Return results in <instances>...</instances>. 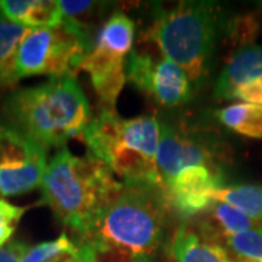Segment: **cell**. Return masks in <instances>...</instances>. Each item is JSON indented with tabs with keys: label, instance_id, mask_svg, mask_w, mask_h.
<instances>
[{
	"label": "cell",
	"instance_id": "cell-22",
	"mask_svg": "<svg viewBox=\"0 0 262 262\" xmlns=\"http://www.w3.org/2000/svg\"><path fill=\"white\" fill-rule=\"evenodd\" d=\"M137 262H162V261H156L155 258H147V259H141V261H137Z\"/></svg>",
	"mask_w": 262,
	"mask_h": 262
},
{
	"label": "cell",
	"instance_id": "cell-13",
	"mask_svg": "<svg viewBox=\"0 0 262 262\" xmlns=\"http://www.w3.org/2000/svg\"><path fill=\"white\" fill-rule=\"evenodd\" d=\"M249 80L262 83V47L252 44L241 47L230 57L215 82V98L227 101L236 86Z\"/></svg>",
	"mask_w": 262,
	"mask_h": 262
},
{
	"label": "cell",
	"instance_id": "cell-5",
	"mask_svg": "<svg viewBox=\"0 0 262 262\" xmlns=\"http://www.w3.org/2000/svg\"><path fill=\"white\" fill-rule=\"evenodd\" d=\"M219 9L208 2H179L158 8L146 35L165 58L178 64L191 83H200L214 51Z\"/></svg>",
	"mask_w": 262,
	"mask_h": 262
},
{
	"label": "cell",
	"instance_id": "cell-14",
	"mask_svg": "<svg viewBox=\"0 0 262 262\" xmlns=\"http://www.w3.org/2000/svg\"><path fill=\"white\" fill-rule=\"evenodd\" d=\"M20 262H99L94 246L61 233L50 242L27 248Z\"/></svg>",
	"mask_w": 262,
	"mask_h": 262
},
{
	"label": "cell",
	"instance_id": "cell-12",
	"mask_svg": "<svg viewBox=\"0 0 262 262\" xmlns=\"http://www.w3.org/2000/svg\"><path fill=\"white\" fill-rule=\"evenodd\" d=\"M169 253L177 262H233L222 242L187 220L173 230Z\"/></svg>",
	"mask_w": 262,
	"mask_h": 262
},
{
	"label": "cell",
	"instance_id": "cell-10",
	"mask_svg": "<svg viewBox=\"0 0 262 262\" xmlns=\"http://www.w3.org/2000/svg\"><path fill=\"white\" fill-rule=\"evenodd\" d=\"M220 188H223L220 170L191 166L179 172L163 189L172 211L191 219L203 214L211 206V195Z\"/></svg>",
	"mask_w": 262,
	"mask_h": 262
},
{
	"label": "cell",
	"instance_id": "cell-21",
	"mask_svg": "<svg viewBox=\"0 0 262 262\" xmlns=\"http://www.w3.org/2000/svg\"><path fill=\"white\" fill-rule=\"evenodd\" d=\"M27 245L12 241L3 248H0V262H20L24 252L27 251Z\"/></svg>",
	"mask_w": 262,
	"mask_h": 262
},
{
	"label": "cell",
	"instance_id": "cell-2",
	"mask_svg": "<svg viewBox=\"0 0 262 262\" xmlns=\"http://www.w3.org/2000/svg\"><path fill=\"white\" fill-rule=\"evenodd\" d=\"M3 114L8 124L44 149L66 147L82 139L94 113L76 76L50 77L44 83L10 94Z\"/></svg>",
	"mask_w": 262,
	"mask_h": 262
},
{
	"label": "cell",
	"instance_id": "cell-9",
	"mask_svg": "<svg viewBox=\"0 0 262 262\" xmlns=\"http://www.w3.org/2000/svg\"><path fill=\"white\" fill-rule=\"evenodd\" d=\"M156 162L163 188L179 172L191 166H204L220 170L215 165L214 153L208 147V143L198 139L196 134L188 133L168 122L160 124Z\"/></svg>",
	"mask_w": 262,
	"mask_h": 262
},
{
	"label": "cell",
	"instance_id": "cell-1",
	"mask_svg": "<svg viewBox=\"0 0 262 262\" xmlns=\"http://www.w3.org/2000/svg\"><path fill=\"white\" fill-rule=\"evenodd\" d=\"M165 189L146 184H122L84 241L99 262H137L153 258L166 242L170 217Z\"/></svg>",
	"mask_w": 262,
	"mask_h": 262
},
{
	"label": "cell",
	"instance_id": "cell-3",
	"mask_svg": "<svg viewBox=\"0 0 262 262\" xmlns=\"http://www.w3.org/2000/svg\"><path fill=\"white\" fill-rule=\"evenodd\" d=\"M42 200L66 227L84 239L106 207L120 194L111 169L88 151L75 156L67 147L60 149L47 165L41 181Z\"/></svg>",
	"mask_w": 262,
	"mask_h": 262
},
{
	"label": "cell",
	"instance_id": "cell-18",
	"mask_svg": "<svg viewBox=\"0 0 262 262\" xmlns=\"http://www.w3.org/2000/svg\"><path fill=\"white\" fill-rule=\"evenodd\" d=\"M213 201H220L241 210L256 222L262 220V185L241 184L223 187L213 192Z\"/></svg>",
	"mask_w": 262,
	"mask_h": 262
},
{
	"label": "cell",
	"instance_id": "cell-8",
	"mask_svg": "<svg viewBox=\"0 0 262 262\" xmlns=\"http://www.w3.org/2000/svg\"><path fill=\"white\" fill-rule=\"evenodd\" d=\"M127 80L160 106H179L191 99L188 75L168 58H155L139 48L131 51L125 67Z\"/></svg>",
	"mask_w": 262,
	"mask_h": 262
},
{
	"label": "cell",
	"instance_id": "cell-4",
	"mask_svg": "<svg viewBox=\"0 0 262 262\" xmlns=\"http://www.w3.org/2000/svg\"><path fill=\"white\" fill-rule=\"evenodd\" d=\"M82 140L89 153L121 177L124 184L163 188L156 162L160 140V122L156 117L125 120L115 110L101 108Z\"/></svg>",
	"mask_w": 262,
	"mask_h": 262
},
{
	"label": "cell",
	"instance_id": "cell-17",
	"mask_svg": "<svg viewBox=\"0 0 262 262\" xmlns=\"http://www.w3.org/2000/svg\"><path fill=\"white\" fill-rule=\"evenodd\" d=\"M217 118L225 127L246 137L262 140V106L252 103H233L217 111Z\"/></svg>",
	"mask_w": 262,
	"mask_h": 262
},
{
	"label": "cell",
	"instance_id": "cell-6",
	"mask_svg": "<svg viewBox=\"0 0 262 262\" xmlns=\"http://www.w3.org/2000/svg\"><path fill=\"white\" fill-rule=\"evenodd\" d=\"M94 42L91 29L72 24L29 29L16 57V79L76 76Z\"/></svg>",
	"mask_w": 262,
	"mask_h": 262
},
{
	"label": "cell",
	"instance_id": "cell-7",
	"mask_svg": "<svg viewBox=\"0 0 262 262\" xmlns=\"http://www.w3.org/2000/svg\"><path fill=\"white\" fill-rule=\"evenodd\" d=\"M47 150L9 124H0V194H27L41 185Z\"/></svg>",
	"mask_w": 262,
	"mask_h": 262
},
{
	"label": "cell",
	"instance_id": "cell-11",
	"mask_svg": "<svg viewBox=\"0 0 262 262\" xmlns=\"http://www.w3.org/2000/svg\"><path fill=\"white\" fill-rule=\"evenodd\" d=\"M128 56L95 37L89 54L84 57L80 70L91 76V82L102 108L114 110L122 88L127 82L124 58Z\"/></svg>",
	"mask_w": 262,
	"mask_h": 262
},
{
	"label": "cell",
	"instance_id": "cell-19",
	"mask_svg": "<svg viewBox=\"0 0 262 262\" xmlns=\"http://www.w3.org/2000/svg\"><path fill=\"white\" fill-rule=\"evenodd\" d=\"M223 242L234 262H262V225L229 236Z\"/></svg>",
	"mask_w": 262,
	"mask_h": 262
},
{
	"label": "cell",
	"instance_id": "cell-20",
	"mask_svg": "<svg viewBox=\"0 0 262 262\" xmlns=\"http://www.w3.org/2000/svg\"><path fill=\"white\" fill-rule=\"evenodd\" d=\"M28 207H18L5 200H0V248L9 244V239L15 233L16 225Z\"/></svg>",
	"mask_w": 262,
	"mask_h": 262
},
{
	"label": "cell",
	"instance_id": "cell-15",
	"mask_svg": "<svg viewBox=\"0 0 262 262\" xmlns=\"http://www.w3.org/2000/svg\"><path fill=\"white\" fill-rule=\"evenodd\" d=\"M2 12L29 29L53 28L61 24L60 3L54 0H0Z\"/></svg>",
	"mask_w": 262,
	"mask_h": 262
},
{
	"label": "cell",
	"instance_id": "cell-16",
	"mask_svg": "<svg viewBox=\"0 0 262 262\" xmlns=\"http://www.w3.org/2000/svg\"><path fill=\"white\" fill-rule=\"evenodd\" d=\"M29 28L10 20L0 9V86H12L16 79V57Z\"/></svg>",
	"mask_w": 262,
	"mask_h": 262
}]
</instances>
